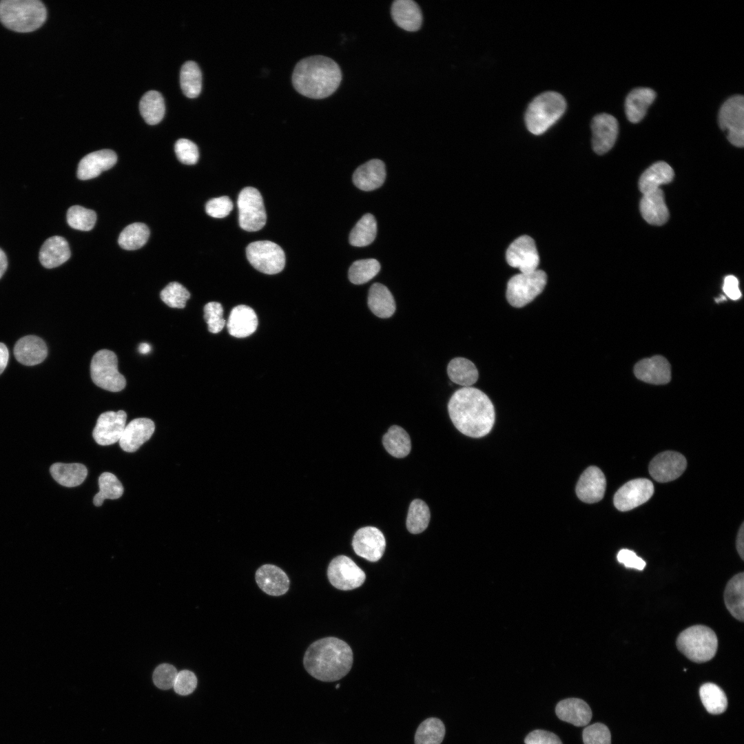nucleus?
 I'll list each match as a JSON object with an SVG mask.
<instances>
[{
  "mask_svg": "<svg viewBox=\"0 0 744 744\" xmlns=\"http://www.w3.org/2000/svg\"><path fill=\"white\" fill-rule=\"evenodd\" d=\"M448 411L455 428L468 437L486 435L495 423L493 403L484 392L474 387L456 391L449 400Z\"/></svg>",
  "mask_w": 744,
  "mask_h": 744,
  "instance_id": "1",
  "label": "nucleus"
},
{
  "mask_svg": "<svg viewBox=\"0 0 744 744\" xmlns=\"http://www.w3.org/2000/svg\"><path fill=\"white\" fill-rule=\"evenodd\" d=\"M353 652L344 641L336 637H325L311 643L303 659L305 670L313 677L322 681H335L350 671L353 665Z\"/></svg>",
  "mask_w": 744,
  "mask_h": 744,
  "instance_id": "2",
  "label": "nucleus"
},
{
  "mask_svg": "<svg viewBox=\"0 0 744 744\" xmlns=\"http://www.w3.org/2000/svg\"><path fill=\"white\" fill-rule=\"evenodd\" d=\"M342 81L341 70L333 59L316 55L300 60L292 74L295 89L311 99H323L331 95Z\"/></svg>",
  "mask_w": 744,
  "mask_h": 744,
  "instance_id": "3",
  "label": "nucleus"
},
{
  "mask_svg": "<svg viewBox=\"0 0 744 744\" xmlns=\"http://www.w3.org/2000/svg\"><path fill=\"white\" fill-rule=\"evenodd\" d=\"M46 14V9L40 1H0V20L5 26L14 31L28 32L37 29L45 21Z\"/></svg>",
  "mask_w": 744,
  "mask_h": 744,
  "instance_id": "4",
  "label": "nucleus"
},
{
  "mask_svg": "<svg viewBox=\"0 0 744 744\" xmlns=\"http://www.w3.org/2000/svg\"><path fill=\"white\" fill-rule=\"evenodd\" d=\"M566 109V100L559 93L548 91L540 94L526 109V127L532 134L540 135L561 118Z\"/></svg>",
  "mask_w": 744,
  "mask_h": 744,
  "instance_id": "5",
  "label": "nucleus"
},
{
  "mask_svg": "<svg viewBox=\"0 0 744 744\" xmlns=\"http://www.w3.org/2000/svg\"><path fill=\"white\" fill-rule=\"evenodd\" d=\"M676 647L690 660L704 663L711 660L718 648L715 632L703 625L693 626L681 632L676 639Z\"/></svg>",
  "mask_w": 744,
  "mask_h": 744,
  "instance_id": "6",
  "label": "nucleus"
},
{
  "mask_svg": "<svg viewBox=\"0 0 744 744\" xmlns=\"http://www.w3.org/2000/svg\"><path fill=\"white\" fill-rule=\"evenodd\" d=\"M546 282V273L541 269L516 274L507 283L506 299L513 307H522L542 292Z\"/></svg>",
  "mask_w": 744,
  "mask_h": 744,
  "instance_id": "7",
  "label": "nucleus"
},
{
  "mask_svg": "<svg viewBox=\"0 0 744 744\" xmlns=\"http://www.w3.org/2000/svg\"><path fill=\"white\" fill-rule=\"evenodd\" d=\"M90 373L96 385L109 391H120L126 385L125 377L118 371L116 354L107 349H101L94 355L90 364Z\"/></svg>",
  "mask_w": 744,
  "mask_h": 744,
  "instance_id": "8",
  "label": "nucleus"
},
{
  "mask_svg": "<svg viewBox=\"0 0 744 744\" xmlns=\"http://www.w3.org/2000/svg\"><path fill=\"white\" fill-rule=\"evenodd\" d=\"M238 222L240 227L247 231H256L266 224L267 214L262 197L259 191L252 187L242 189L238 194Z\"/></svg>",
  "mask_w": 744,
  "mask_h": 744,
  "instance_id": "9",
  "label": "nucleus"
},
{
  "mask_svg": "<svg viewBox=\"0 0 744 744\" xmlns=\"http://www.w3.org/2000/svg\"><path fill=\"white\" fill-rule=\"evenodd\" d=\"M719 124L733 145H744V97L734 95L727 99L719 112Z\"/></svg>",
  "mask_w": 744,
  "mask_h": 744,
  "instance_id": "10",
  "label": "nucleus"
},
{
  "mask_svg": "<svg viewBox=\"0 0 744 744\" xmlns=\"http://www.w3.org/2000/svg\"><path fill=\"white\" fill-rule=\"evenodd\" d=\"M246 254L250 264L266 274L278 273L285 265L284 251L271 241L260 240L250 243L246 249Z\"/></svg>",
  "mask_w": 744,
  "mask_h": 744,
  "instance_id": "11",
  "label": "nucleus"
},
{
  "mask_svg": "<svg viewBox=\"0 0 744 744\" xmlns=\"http://www.w3.org/2000/svg\"><path fill=\"white\" fill-rule=\"evenodd\" d=\"M327 577L337 589L350 590L361 586L365 581L366 575L351 558L339 555L329 563Z\"/></svg>",
  "mask_w": 744,
  "mask_h": 744,
  "instance_id": "12",
  "label": "nucleus"
},
{
  "mask_svg": "<svg viewBox=\"0 0 744 744\" xmlns=\"http://www.w3.org/2000/svg\"><path fill=\"white\" fill-rule=\"evenodd\" d=\"M654 493L652 482L645 478L632 479L614 494L613 502L620 511L630 510L646 502Z\"/></svg>",
  "mask_w": 744,
  "mask_h": 744,
  "instance_id": "13",
  "label": "nucleus"
},
{
  "mask_svg": "<svg viewBox=\"0 0 744 744\" xmlns=\"http://www.w3.org/2000/svg\"><path fill=\"white\" fill-rule=\"evenodd\" d=\"M508 264L518 268L521 273L537 270L539 256L534 240L528 236H521L508 247L506 254Z\"/></svg>",
  "mask_w": 744,
  "mask_h": 744,
  "instance_id": "14",
  "label": "nucleus"
},
{
  "mask_svg": "<svg viewBox=\"0 0 744 744\" xmlns=\"http://www.w3.org/2000/svg\"><path fill=\"white\" fill-rule=\"evenodd\" d=\"M353 548L358 556L375 562L382 557L386 540L383 533L373 526H366L358 529L352 541Z\"/></svg>",
  "mask_w": 744,
  "mask_h": 744,
  "instance_id": "15",
  "label": "nucleus"
},
{
  "mask_svg": "<svg viewBox=\"0 0 744 744\" xmlns=\"http://www.w3.org/2000/svg\"><path fill=\"white\" fill-rule=\"evenodd\" d=\"M687 466L685 457L675 451H664L656 455L649 465V473L659 482H668L677 479Z\"/></svg>",
  "mask_w": 744,
  "mask_h": 744,
  "instance_id": "16",
  "label": "nucleus"
},
{
  "mask_svg": "<svg viewBox=\"0 0 744 744\" xmlns=\"http://www.w3.org/2000/svg\"><path fill=\"white\" fill-rule=\"evenodd\" d=\"M126 420L127 414L122 410L101 413L92 433L96 442L107 446L118 442L126 426Z\"/></svg>",
  "mask_w": 744,
  "mask_h": 744,
  "instance_id": "17",
  "label": "nucleus"
},
{
  "mask_svg": "<svg viewBox=\"0 0 744 744\" xmlns=\"http://www.w3.org/2000/svg\"><path fill=\"white\" fill-rule=\"evenodd\" d=\"M592 145L597 154L608 152L614 146L619 132V124L612 115L601 113L592 120Z\"/></svg>",
  "mask_w": 744,
  "mask_h": 744,
  "instance_id": "18",
  "label": "nucleus"
},
{
  "mask_svg": "<svg viewBox=\"0 0 744 744\" xmlns=\"http://www.w3.org/2000/svg\"><path fill=\"white\" fill-rule=\"evenodd\" d=\"M606 480L603 473L597 466L587 468L581 475L577 486L579 499L588 504L599 502L604 496Z\"/></svg>",
  "mask_w": 744,
  "mask_h": 744,
  "instance_id": "19",
  "label": "nucleus"
},
{
  "mask_svg": "<svg viewBox=\"0 0 744 744\" xmlns=\"http://www.w3.org/2000/svg\"><path fill=\"white\" fill-rule=\"evenodd\" d=\"M634 373L639 380L652 384H665L671 380L670 364L661 355L640 360L635 364Z\"/></svg>",
  "mask_w": 744,
  "mask_h": 744,
  "instance_id": "20",
  "label": "nucleus"
},
{
  "mask_svg": "<svg viewBox=\"0 0 744 744\" xmlns=\"http://www.w3.org/2000/svg\"><path fill=\"white\" fill-rule=\"evenodd\" d=\"M154 422L148 418H136L126 424L119 440L121 448L125 452L137 451L154 432Z\"/></svg>",
  "mask_w": 744,
  "mask_h": 744,
  "instance_id": "21",
  "label": "nucleus"
},
{
  "mask_svg": "<svg viewBox=\"0 0 744 744\" xmlns=\"http://www.w3.org/2000/svg\"><path fill=\"white\" fill-rule=\"evenodd\" d=\"M255 579L258 587L269 595H282L289 588L288 576L275 565L265 564L260 566L256 572Z\"/></svg>",
  "mask_w": 744,
  "mask_h": 744,
  "instance_id": "22",
  "label": "nucleus"
},
{
  "mask_svg": "<svg viewBox=\"0 0 744 744\" xmlns=\"http://www.w3.org/2000/svg\"><path fill=\"white\" fill-rule=\"evenodd\" d=\"M117 161L116 153L110 149H101L85 156L79 162L77 177L89 180L98 176L102 172L112 168Z\"/></svg>",
  "mask_w": 744,
  "mask_h": 744,
  "instance_id": "23",
  "label": "nucleus"
},
{
  "mask_svg": "<svg viewBox=\"0 0 744 744\" xmlns=\"http://www.w3.org/2000/svg\"><path fill=\"white\" fill-rule=\"evenodd\" d=\"M14 354L17 360L26 366H34L42 362L48 355L44 341L35 335H26L20 338L14 345Z\"/></svg>",
  "mask_w": 744,
  "mask_h": 744,
  "instance_id": "24",
  "label": "nucleus"
},
{
  "mask_svg": "<svg viewBox=\"0 0 744 744\" xmlns=\"http://www.w3.org/2000/svg\"><path fill=\"white\" fill-rule=\"evenodd\" d=\"M385 178L384 162L379 159H371L355 169L353 174V182L361 190L371 191L380 187Z\"/></svg>",
  "mask_w": 744,
  "mask_h": 744,
  "instance_id": "25",
  "label": "nucleus"
},
{
  "mask_svg": "<svg viewBox=\"0 0 744 744\" xmlns=\"http://www.w3.org/2000/svg\"><path fill=\"white\" fill-rule=\"evenodd\" d=\"M639 208L642 217L650 225H662L668 220L669 211L661 189L643 194Z\"/></svg>",
  "mask_w": 744,
  "mask_h": 744,
  "instance_id": "26",
  "label": "nucleus"
},
{
  "mask_svg": "<svg viewBox=\"0 0 744 744\" xmlns=\"http://www.w3.org/2000/svg\"><path fill=\"white\" fill-rule=\"evenodd\" d=\"M391 16L396 25L406 31H417L422 25L421 9L412 0L395 1L391 6Z\"/></svg>",
  "mask_w": 744,
  "mask_h": 744,
  "instance_id": "27",
  "label": "nucleus"
},
{
  "mask_svg": "<svg viewBox=\"0 0 744 744\" xmlns=\"http://www.w3.org/2000/svg\"><path fill=\"white\" fill-rule=\"evenodd\" d=\"M258 318L255 311L246 305L233 308L227 322L229 333L236 338H245L257 329Z\"/></svg>",
  "mask_w": 744,
  "mask_h": 744,
  "instance_id": "28",
  "label": "nucleus"
},
{
  "mask_svg": "<svg viewBox=\"0 0 744 744\" xmlns=\"http://www.w3.org/2000/svg\"><path fill=\"white\" fill-rule=\"evenodd\" d=\"M559 719L577 727L587 725L592 718V711L584 701L570 698L559 701L555 708Z\"/></svg>",
  "mask_w": 744,
  "mask_h": 744,
  "instance_id": "29",
  "label": "nucleus"
},
{
  "mask_svg": "<svg viewBox=\"0 0 744 744\" xmlns=\"http://www.w3.org/2000/svg\"><path fill=\"white\" fill-rule=\"evenodd\" d=\"M656 92L648 87L633 89L626 96L625 112L628 121L632 123L640 122L645 116L649 106L656 98Z\"/></svg>",
  "mask_w": 744,
  "mask_h": 744,
  "instance_id": "30",
  "label": "nucleus"
},
{
  "mask_svg": "<svg viewBox=\"0 0 744 744\" xmlns=\"http://www.w3.org/2000/svg\"><path fill=\"white\" fill-rule=\"evenodd\" d=\"M71 252L67 240L59 236L48 238L39 251V260L48 269L60 266L70 257Z\"/></svg>",
  "mask_w": 744,
  "mask_h": 744,
  "instance_id": "31",
  "label": "nucleus"
},
{
  "mask_svg": "<svg viewBox=\"0 0 744 744\" xmlns=\"http://www.w3.org/2000/svg\"><path fill=\"white\" fill-rule=\"evenodd\" d=\"M672 168L665 162L659 161L648 167L639 180V188L643 194L660 189L661 185L670 183L674 178Z\"/></svg>",
  "mask_w": 744,
  "mask_h": 744,
  "instance_id": "32",
  "label": "nucleus"
},
{
  "mask_svg": "<svg viewBox=\"0 0 744 744\" xmlns=\"http://www.w3.org/2000/svg\"><path fill=\"white\" fill-rule=\"evenodd\" d=\"M368 306L373 314L381 318L391 317L396 309L391 291L386 286L378 282L373 284L369 289Z\"/></svg>",
  "mask_w": 744,
  "mask_h": 744,
  "instance_id": "33",
  "label": "nucleus"
},
{
  "mask_svg": "<svg viewBox=\"0 0 744 744\" xmlns=\"http://www.w3.org/2000/svg\"><path fill=\"white\" fill-rule=\"evenodd\" d=\"M744 574L734 575L727 583L724 591V601L730 614L737 620L744 619Z\"/></svg>",
  "mask_w": 744,
  "mask_h": 744,
  "instance_id": "34",
  "label": "nucleus"
},
{
  "mask_svg": "<svg viewBox=\"0 0 744 744\" xmlns=\"http://www.w3.org/2000/svg\"><path fill=\"white\" fill-rule=\"evenodd\" d=\"M53 479L66 487H75L82 484L87 475L85 465L79 463H54L50 468Z\"/></svg>",
  "mask_w": 744,
  "mask_h": 744,
  "instance_id": "35",
  "label": "nucleus"
},
{
  "mask_svg": "<svg viewBox=\"0 0 744 744\" xmlns=\"http://www.w3.org/2000/svg\"><path fill=\"white\" fill-rule=\"evenodd\" d=\"M447 373L453 382L463 387H470L474 384L479 376L477 369L474 363L464 358H455L451 360L447 366Z\"/></svg>",
  "mask_w": 744,
  "mask_h": 744,
  "instance_id": "36",
  "label": "nucleus"
},
{
  "mask_svg": "<svg viewBox=\"0 0 744 744\" xmlns=\"http://www.w3.org/2000/svg\"><path fill=\"white\" fill-rule=\"evenodd\" d=\"M382 444L386 451L397 458L404 457L411 451V444L409 434L402 427L393 425L384 435Z\"/></svg>",
  "mask_w": 744,
  "mask_h": 744,
  "instance_id": "37",
  "label": "nucleus"
},
{
  "mask_svg": "<svg viewBox=\"0 0 744 744\" xmlns=\"http://www.w3.org/2000/svg\"><path fill=\"white\" fill-rule=\"evenodd\" d=\"M140 112L145 122L156 125L161 121L165 112V102L161 94L155 90L147 92L139 103Z\"/></svg>",
  "mask_w": 744,
  "mask_h": 744,
  "instance_id": "38",
  "label": "nucleus"
},
{
  "mask_svg": "<svg viewBox=\"0 0 744 744\" xmlns=\"http://www.w3.org/2000/svg\"><path fill=\"white\" fill-rule=\"evenodd\" d=\"M377 223L371 214H364L355 224L349 234V242L354 247L370 245L375 238Z\"/></svg>",
  "mask_w": 744,
  "mask_h": 744,
  "instance_id": "39",
  "label": "nucleus"
},
{
  "mask_svg": "<svg viewBox=\"0 0 744 744\" xmlns=\"http://www.w3.org/2000/svg\"><path fill=\"white\" fill-rule=\"evenodd\" d=\"M180 83L184 94L190 99L197 97L202 89V74L198 64L185 62L180 70Z\"/></svg>",
  "mask_w": 744,
  "mask_h": 744,
  "instance_id": "40",
  "label": "nucleus"
},
{
  "mask_svg": "<svg viewBox=\"0 0 744 744\" xmlns=\"http://www.w3.org/2000/svg\"><path fill=\"white\" fill-rule=\"evenodd\" d=\"M699 694L702 703L709 713L719 714L727 709V697L717 685L712 683H705L700 688Z\"/></svg>",
  "mask_w": 744,
  "mask_h": 744,
  "instance_id": "41",
  "label": "nucleus"
},
{
  "mask_svg": "<svg viewBox=\"0 0 744 744\" xmlns=\"http://www.w3.org/2000/svg\"><path fill=\"white\" fill-rule=\"evenodd\" d=\"M149 230L141 223L127 225L120 234L118 242L120 247L126 250H136L142 247L147 241Z\"/></svg>",
  "mask_w": 744,
  "mask_h": 744,
  "instance_id": "42",
  "label": "nucleus"
},
{
  "mask_svg": "<svg viewBox=\"0 0 744 744\" xmlns=\"http://www.w3.org/2000/svg\"><path fill=\"white\" fill-rule=\"evenodd\" d=\"M444 735L443 722L437 718H428L418 726L415 734V744H441Z\"/></svg>",
  "mask_w": 744,
  "mask_h": 744,
  "instance_id": "43",
  "label": "nucleus"
},
{
  "mask_svg": "<svg viewBox=\"0 0 744 744\" xmlns=\"http://www.w3.org/2000/svg\"><path fill=\"white\" fill-rule=\"evenodd\" d=\"M431 514L428 506L422 500L411 502L406 518V528L413 534L420 533L428 526Z\"/></svg>",
  "mask_w": 744,
  "mask_h": 744,
  "instance_id": "44",
  "label": "nucleus"
},
{
  "mask_svg": "<svg viewBox=\"0 0 744 744\" xmlns=\"http://www.w3.org/2000/svg\"><path fill=\"white\" fill-rule=\"evenodd\" d=\"M99 492L93 499L96 506H101L106 499H116L123 493V487L118 478L112 473L105 472L99 477Z\"/></svg>",
  "mask_w": 744,
  "mask_h": 744,
  "instance_id": "45",
  "label": "nucleus"
},
{
  "mask_svg": "<svg viewBox=\"0 0 744 744\" xmlns=\"http://www.w3.org/2000/svg\"><path fill=\"white\" fill-rule=\"evenodd\" d=\"M380 264L373 258L358 260L351 265L348 276L353 284L361 285L374 278L380 271Z\"/></svg>",
  "mask_w": 744,
  "mask_h": 744,
  "instance_id": "46",
  "label": "nucleus"
},
{
  "mask_svg": "<svg viewBox=\"0 0 744 744\" xmlns=\"http://www.w3.org/2000/svg\"><path fill=\"white\" fill-rule=\"evenodd\" d=\"M96 213L80 205L70 207L67 212V222L73 229L81 231L91 230L96 223Z\"/></svg>",
  "mask_w": 744,
  "mask_h": 744,
  "instance_id": "47",
  "label": "nucleus"
},
{
  "mask_svg": "<svg viewBox=\"0 0 744 744\" xmlns=\"http://www.w3.org/2000/svg\"><path fill=\"white\" fill-rule=\"evenodd\" d=\"M160 296L169 307L183 309L185 307L190 293L181 284L172 282L161 291Z\"/></svg>",
  "mask_w": 744,
  "mask_h": 744,
  "instance_id": "48",
  "label": "nucleus"
},
{
  "mask_svg": "<svg viewBox=\"0 0 744 744\" xmlns=\"http://www.w3.org/2000/svg\"><path fill=\"white\" fill-rule=\"evenodd\" d=\"M223 316V309L220 303L210 302L205 304L204 307V318L209 332L218 333L223 330L226 323Z\"/></svg>",
  "mask_w": 744,
  "mask_h": 744,
  "instance_id": "49",
  "label": "nucleus"
},
{
  "mask_svg": "<svg viewBox=\"0 0 744 744\" xmlns=\"http://www.w3.org/2000/svg\"><path fill=\"white\" fill-rule=\"evenodd\" d=\"M583 741L584 744H611L610 732L604 724L594 723L583 730Z\"/></svg>",
  "mask_w": 744,
  "mask_h": 744,
  "instance_id": "50",
  "label": "nucleus"
},
{
  "mask_svg": "<svg viewBox=\"0 0 744 744\" xmlns=\"http://www.w3.org/2000/svg\"><path fill=\"white\" fill-rule=\"evenodd\" d=\"M176 155L178 159L185 165H194L199 158V152L197 145L192 141L180 138L175 143Z\"/></svg>",
  "mask_w": 744,
  "mask_h": 744,
  "instance_id": "51",
  "label": "nucleus"
},
{
  "mask_svg": "<svg viewBox=\"0 0 744 744\" xmlns=\"http://www.w3.org/2000/svg\"><path fill=\"white\" fill-rule=\"evenodd\" d=\"M177 674L175 667L168 663H163L155 669L153 681L158 688L168 690L173 688Z\"/></svg>",
  "mask_w": 744,
  "mask_h": 744,
  "instance_id": "52",
  "label": "nucleus"
},
{
  "mask_svg": "<svg viewBox=\"0 0 744 744\" xmlns=\"http://www.w3.org/2000/svg\"><path fill=\"white\" fill-rule=\"evenodd\" d=\"M233 209V203L226 196L214 198L209 200L205 205L206 213L217 218H225L229 214Z\"/></svg>",
  "mask_w": 744,
  "mask_h": 744,
  "instance_id": "53",
  "label": "nucleus"
},
{
  "mask_svg": "<svg viewBox=\"0 0 744 744\" xmlns=\"http://www.w3.org/2000/svg\"><path fill=\"white\" fill-rule=\"evenodd\" d=\"M196 685L197 678L194 673L185 670L178 672L173 688L180 695H187L194 691Z\"/></svg>",
  "mask_w": 744,
  "mask_h": 744,
  "instance_id": "54",
  "label": "nucleus"
},
{
  "mask_svg": "<svg viewBox=\"0 0 744 744\" xmlns=\"http://www.w3.org/2000/svg\"><path fill=\"white\" fill-rule=\"evenodd\" d=\"M525 744H562L560 738L554 733L535 730L530 732L524 739Z\"/></svg>",
  "mask_w": 744,
  "mask_h": 744,
  "instance_id": "55",
  "label": "nucleus"
},
{
  "mask_svg": "<svg viewBox=\"0 0 744 744\" xmlns=\"http://www.w3.org/2000/svg\"><path fill=\"white\" fill-rule=\"evenodd\" d=\"M617 559L620 564H623L628 568L642 570L646 565L643 559L637 556L634 551L628 549L619 550Z\"/></svg>",
  "mask_w": 744,
  "mask_h": 744,
  "instance_id": "56",
  "label": "nucleus"
},
{
  "mask_svg": "<svg viewBox=\"0 0 744 744\" xmlns=\"http://www.w3.org/2000/svg\"><path fill=\"white\" fill-rule=\"evenodd\" d=\"M723 290L726 296L732 300H738L741 296V292L738 287V280L732 275L727 276L725 278Z\"/></svg>",
  "mask_w": 744,
  "mask_h": 744,
  "instance_id": "57",
  "label": "nucleus"
},
{
  "mask_svg": "<svg viewBox=\"0 0 744 744\" xmlns=\"http://www.w3.org/2000/svg\"><path fill=\"white\" fill-rule=\"evenodd\" d=\"M736 547L741 558L744 559V523H743L738 532L736 541Z\"/></svg>",
  "mask_w": 744,
  "mask_h": 744,
  "instance_id": "58",
  "label": "nucleus"
},
{
  "mask_svg": "<svg viewBox=\"0 0 744 744\" xmlns=\"http://www.w3.org/2000/svg\"><path fill=\"white\" fill-rule=\"evenodd\" d=\"M9 358V352L7 347L0 342V375L6 369Z\"/></svg>",
  "mask_w": 744,
  "mask_h": 744,
  "instance_id": "59",
  "label": "nucleus"
},
{
  "mask_svg": "<svg viewBox=\"0 0 744 744\" xmlns=\"http://www.w3.org/2000/svg\"><path fill=\"white\" fill-rule=\"evenodd\" d=\"M8 267L7 257L4 251L0 248V278L5 273Z\"/></svg>",
  "mask_w": 744,
  "mask_h": 744,
  "instance_id": "60",
  "label": "nucleus"
},
{
  "mask_svg": "<svg viewBox=\"0 0 744 744\" xmlns=\"http://www.w3.org/2000/svg\"><path fill=\"white\" fill-rule=\"evenodd\" d=\"M151 351V346L145 342L141 343L138 346V351L141 353L146 354Z\"/></svg>",
  "mask_w": 744,
  "mask_h": 744,
  "instance_id": "61",
  "label": "nucleus"
}]
</instances>
